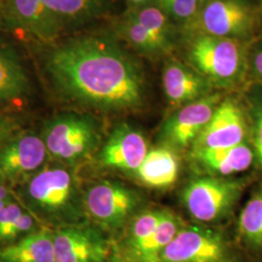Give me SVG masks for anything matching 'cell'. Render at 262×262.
Instances as JSON below:
<instances>
[{
    "instance_id": "obj_24",
    "label": "cell",
    "mask_w": 262,
    "mask_h": 262,
    "mask_svg": "<svg viewBox=\"0 0 262 262\" xmlns=\"http://www.w3.org/2000/svg\"><path fill=\"white\" fill-rule=\"evenodd\" d=\"M166 52L172 45L170 18L157 4L128 11Z\"/></svg>"
},
{
    "instance_id": "obj_23",
    "label": "cell",
    "mask_w": 262,
    "mask_h": 262,
    "mask_svg": "<svg viewBox=\"0 0 262 262\" xmlns=\"http://www.w3.org/2000/svg\"><path fill=\"white\" fill-rule=\"evenodd\" d=\"M115 28L120 37L143 56H158L166 52L129 12L117 21Z\"/></svg>"
},
{
    "instance_id": "obj_31",
    "label": "cell",
    "mask_w": 262,
    "mask_h": 262,
    "mask_svg": "<svg viewBox=\"0 0 262 262\" xmlns=\"http://www.w3.org/2000/svg\"><path fill=\"white\" fill-rule=\"evenodd\" d=\"M14 197L13 189L0 178V210Z\"/></svg>"
},
{
    "instance_id": "obj_19",
    "label": "cell",
    "mask_w": 262,
    "mask_h": 262,
    "mask_svg": "<svg viewBox=\"0 0 262 262\" xmlns=\"http://www.w3.org/2000/svg\"><path fill=\"white\" fill-rule=\"evenodd\" d=\"M179 173L176 156L167 149L149 150L135 174L144 184L151 187H167L174 184Z\"/></svg>"
},
{
    "instance_id": "obj_5",
    "label": "cell",
    "mask_w": 262,
    "mask_h": 262,
    "mask_svg": "<svg viewBox=\"0 0 262 262\" xmlns=\"http://www.w3.org/2000/svg\"><path fill=\"white\" fill-rule=\"evenodd\" d=\"M255 25V13L244 0H202L195 18L185 28L193 35L245 40Z\"/></svg>"
},
{
    "instance_id": "obj_21",
    "label": "cell",
    "mask_w": 262,
    "mask_h": 262,
    "mask_svg": "<svg viewBox=\"0 0 262 262\" xmlns=\"http://www.w3.org/2000/svg\"><path fill=\"white\" fill-rule=\"evenodd\" d=\"M29 80L17 56L0 46V103L15 101L29 92Z\"/></svg>"
},
{
    "instance_id": "obj_12",
    "label": "cell",
    "mask_w": 262,
    "mask_h": 262,
    "mask_svg": "<svg viewBox=\"0 0 262 262\" xmlns=\"http://www.w3.org/2000/svg\"><path fill=\"white\" fill-rule=\"evenodd\" d=\"M221 102L222 98L219 94H208L180 107L164 123L163 138L176 148H186L193 143L210 122Z\"/></svg>"
},
{
    "instance_id": "obj_4",
    "label": "cell",
    "mask_w": 262,
    "mask_h": 262,
    "mask_svg": "<svg viewBox=\"0 0 262 262\" xmlns=\"http://www.w3.org/2000/svg\"><path fill=\"white\" fill-rule=\"evenodd\" d=\"M52 161L73 167L90 157L99 143V131L91 117L61 113L49 119L40 132Z\"/></svg>"
},
{
    "instance_id": "obj_13",
    "label": "cell",
    "mask_w": 262,
    "mask_h": 262,
    "mask_svg": "<svg viewBox=\"0 0 262 262\" xmlns=\"http://www.w3.org/2000/svg\"><path fill=\"white\" fill-rule=\"evenodd\" d=\"M148 154L144 135L126 123L114 128L98 155L99 163L107 168L136 172Z\"/></svg>"
},
{
    "instance_id": "obj_15",
    "label": "cell",
    "mask_w": 262,
    "mask_h": 262,
    "mask_svg": "<svg viewBox=\"0 0 262 262\" xmlns=\"http://www.w3.org/2000/svg\"><path fill=\"white\" fill-rule=\"evenodd\" d=\"M162 84L169 103L182 107L209 94L211 84L192 67L170 60L163 68Z\"/></svg>"
},
{
    "instance_id": "obj_29",
    "label": "cell",
    "mask_w": 262,
    "mask_h": 262,
    "mask_svg": "<svg viewBox=\"0 0 262 262\" xmlns=\"http://www.w3.org/2000/svg\"><path fill=\"white\" fill-rule=\"evenodd\" d=\"M19 130V122L15 117L0 115V146Z\"/></svg>"
},
{
    "instance_id": "obj_10",
    "label": "cell",
    "mask_w": 262,
    "mask_h": 262,
    "mask_svg": "<svg viewBox=\"0 0 262 262\" xmlns=\"http://www.w3.org/2000/svg\"><path fill=\"white\" fill-rule=\"evenodd\" d=\"M0 23L43 43H52L63 29L43 0H0Z\"/></svg>"
},
{
    "instance_id": "obj_18",
    "label": "cell",
    "mask_w": 262,
    "mask_h": 262,
    "mask_svg": "<svg viewBox=\"0 0 262 262\" xmlns=\"http://www.w3.org/2000/svg\"><path fill=\"white\" fill-rule=\"evenodd\" d=\"M42 227L14 195L0 210V248L17 243Z\"/></svg>"
},
{
    "instance_id": "obj_32",
    "label": "cell",
    "mask_w": 262,
    "mask_h": 262,
    "mask_svg": "<svg viewBox=\"0 0 262 262\" xmlns=\"http://www.w3.org/2000/svg\"><path fill=\"white\" fill-rule=\"evenodd\" d=\"M126 2L130 5L131 9H137L156 4V0H126Z\"/></svg>"
},
{
    "instance_id": "obj_9",
    "label": "cell",
    "mask_w": 262,
    "mask_h": 262,
    "mask_svg": "<svg viewBox=\"0 0 262 262\" xmlns=\"http://www.w3.org/2000/svg\"><path fill=\"white\" fill-rule=\"evenodd\" d=\"M56 262H113L101 231L85 224L52 229Z\"/></svg>"
},
{
    "instance_id": "obj_11",
    "label": "cell",
    "mask_w": 262,
    "mask_h": 262,
    "mask_svg": "<svg viewBox=\"0 0 262 262\" xmlns=\"http://www.w3.org/2000/svg\"><path fill=\"white\" fill-rule=\"evenodd\" d=\"M247 121L240 106L232 99H225L203 130L193 141V150L230 148L245 142Z\"/></svg>"
},
{
    "instance_id": "obj_20",
    "label": "cell",
    "mask_w": 262,
    "mask_h": 262,
    "mask_svg": "<svg viewBox=\"0 0 262 262\" xmlns=\"http://www.w3.org/2000/svg\"><path fill=\"white\" fill-rule=\"evenodd\" d=\"M178 219L165 212L159 226L150 237L130 253L117 259L118 262H160V255L181 230Z\"/></svg>"
},
{
    "instance_id": "obj_7",
    "label": "cell",
    "mask_w": 262,
    "mask_h": 262,
    "mask_svg": "<svg viewBox=\"0 0 262 262\" xmlns=\"http://www.w3.org/2000/svg\"><path fill=\"white\" fill-rule=\"evenodd\" d=\"M86 216L106 229L121 228L138 204L136 194L121 183L101 181L84 192Z\"/></svg>"
},
{
    "instance_id": "obj_3",
    "label": "cell",
    "mask_w": 262,
    "mask_h": 262,
    "mask_svg": "<svg viewBox=\"0 0 262 262\" xmlns=\"http://www.w3.org/2000/svg\"><path fill=\"white\" fill-rule=\"evenodd\" d=\"M188 58L210 84L225 89L242 83L250 64L244 40L203 34L193 35Z\"/></svg>"
},
{
    "instance_id": "obj_2",
    "label": "cell",
    "mask_w": 262,
    "mask_h": 262,
    "mask_svg": "<svg viewBox=\"0 0 262 262\" xmlns=\"http://www.w3.org/2000/svg\"><path fill=\"white\" fill-rule=\"evenodd\" d=\"M13 193L40 225L50 229L84 224V193L73 167L51 161Z\"/></svg>"
},
{
    "instance_id": "obj_16",
    "label": "cell",
    "mask_w": 262,
    "mask_h": 262,
    "mask_svg": "<svg viewBox=\"0 0 262 262\" xmlns=\"http://www.w3.org/2000/svg\"><path fill=\"white\" fill-rule=\"evenodd\" d=\"M193 158L207 170L229 176L249 168L254 159L253 149L246 142L230 148L192 151Z\"/></svg>"
},
{
    "instance_id": "obj_14",
    "label": "cell",
    "mask_w": 262,
    "mask_h": 262,
    "mask_svg": "<svg viewBox=\"0 0 262 262\" xmlns=\"http://www.w3.org/2000/svg\"><path fill=\"white\" fill-rule=\"evenodd\" d=\"M223 253V242L216 235L182 228L163 250L160 262H215L221 260Z\"/></svg>"
},
{
    "instance_id": "obj_30",
    "label": "cell",
    "mask_w": 262,
    "mask_h": 262,
    "mask_svg": "<svg viewBox=\"0 0 262 262\" xmlns=\"http://www.w3.org/2000/svg\"><path fill=\"white\" fill-rule=\"evenodd\" d=\"M250 61L253 73L262 80V40L253 49Z\"/></svg>"
},
{
    "instance_id": "obj_28",
    "label": "cell",
    "mask_w": 262,
    "mask_h": 262,
    "mask_svg": "<svg viewBox=\"0 0 262 262\" xmlns=\"http://www.w3.org/2000/svg\"><path fill=\"white\" fill-rule=\"evenodd\" d=\"M250 110L254 157L262 168V94H255L251 98Z\"/></svg>"
},
{
    "instance_id": "obj_33",
    "label": "cell",
    "mask_w": 262,
    "mask_h": 262,
    "mask_svg": "<svg viewBox=\"0 0 262 262\" xmlns=\"http://www.w3.org/2000/svg\"><path fill=\"white\" fill-rule=\"evenodd\" d=\"M215 262H224V261H222V260H219V261H215Z\"/></svg>"
},
{
    "instance_id": "obj_6",
    "label": "cell",
    "mask_w": 262,
    "mask_h": 262,
    "mask_svg": "<svg viewBox=\"0 0 262 262\" xmlns=\"http://www.w3.org/2000/svg\"><path fill=\"white\" fill-rule=\"evenodd\" d=\"M51 161L40 133L19 130L0 146V178L13 189Z\"/></svg>"
},
{
    "instance_id": "obj_27",
    "label": "cell",
    "mask_w": 262,
    "mask_h": 262,
    "mask_svg": "<svg viewBox=\"0 0 262 262\" xmlns=\"http://www.w3.org/2000/svg\"><path fill=\"white\" fill-rule=\"evenodd\" d=\"M202 0H156V4L169 18L187 26L195 18Z\"/></svg>"
},
{
    "instance_id": "obj_25",
    "label": "cell",
    "mask_w": 262,
    "mask_h": 262,
    "mask_svg": "<svg viewBox=\"0 0 262 262\" xmlns=\"http://www.w3.org/2000/svg\"><path fill=\"white\" fill-rule=\"evenodd\" d=\"M238 229L248 243L262 246V190L255 192L244 206L238 220Z\"/></svg>"
},
{
    "instance_id": "obj_26",
    "label": "cell",
    "mask_w": 262,
    "mask_h": 262,
    "mask_svg": "<svg viewBox=\"0 0 262 262\" xmlns=\"http://www.w3.org/2000/svg\"><path fill=\"white\" fill-rule=\"evenodd\" d=\"M163 214L164 211H155L147 212L137 216L132 223L126 238L122 242L121 249L118 251V257H115L113 262L115 259L117 260L140 247L155 232Z\"/></svg>"
},
{
    "instance_id": "obj_8",
    "label": "cell",
    "mask_w": 262,
    "mask_h": 262,
    "mask_svg": "<svg viewBox=\"0 0 262 262\" xmlns=\"http://www.w3.org/2000/svg\"><path fill=\"white\" fill-rule=\"evenodd\" d=\"M242 185L223 179L204 178L192 181L184 191V202L197 221L210 223L225 215L239 196Z\"/></svg>"
},
{
    "instance_id": "obj_17",
    "label": "cell",
    "mask_w": 262,
    "mask_h": 262,
    "mask_svg": "<svg viewBox=\"0 0 262 262\" xmlns=\"http://www.w3.org/2000/svg\"><path fill=\"white\" fill-rule=\"evenodd\" d=\"M0 262H56L52 229L42 227L17 243L0 248Z\"/></svg>"
},
{
    "instance_id": "obj_22",
    "label": "cell",
    "mask_w": 262,
    "mask_h": 262,
    "mask_svg": "<svg viewBox=\"0 0 262 262\" xmlns=\"http://www.w3.org/2000/svg\"><path fill=\"white\" fill-rule=\"evenodd\" d=\"M48 9L63 26L94 19L103 11L104 0H43Z\"/></svg>"
},
{
    "instance_id": "obj_1",
    "label": "cell",
    "mask_w": 262,
    "mask_h": 262,
    "mask_svg": "<svg viewBox=\"0 0 262 262\" xmlns=\"http://www.w3.org/2000/svg\"><path fill=\"white\" fill-rule=\"evenodd\" d=\"M46 69L56 91L74 103L106 112L134 110L143 103L140 66L112 38L70 39L49 54Z\"/></svg>"
}]
</instances>
